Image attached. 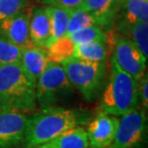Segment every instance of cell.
<instances>
[{"mask_svg": "<svg viewBox=\"0 0 148 148\" xmlns=\"http://www.w3.org/2000/svg\"><path fill=\"white\" fill-rule=\"evenodd\" d=\"M30 148H88L86 129L77 126L40 145Z\"/></svg>", "mask_w": 148, "mask_h": 148, "instance_id": "5bb4252c", "label": "cell"}, {"mask_svg": "<svg viewBox=\"0 0 148 148\" xmlns=\"http://www.w3.org/2000/svg\"><path fill=\"white\" fill-rule=\"evenodd\" d=\"M128 23L147 22L148 0H119L116 18Z\"/></svg>", "mask_w": 148, "mask_h": 148, "instance_id": "2e32d148", "label": "cell"}, {"mask_svg": "<svg viewBox=\"0 0 148 148\" xmlns=\"http://www.w3.org/2000/svg\"><path fill=\"white\" fill-rule=\"evenodd\" d=\"M115 32L131 40L137 45L143 56H148V22L128 23L115 19Z\"/></svg>", "mask_w": 148, "mask_h": 148, "instance_id": "9a60e30c", "label": "cell"}, {"mask_svg": "<svg viewBox=\"0 0 148 148\" xmlns=\"http://www.w3.org/2000/svg\"><path fill=\"white\" fill-rule=\"evenodd\" d=\"M48 63L46 50L32 44L24 47L19 61V64L23 70L35 83H37L38 77L45 69Z\"/></svg>", "mask_w": 148, "mask_h": 148, "instance_id": "4fadbf2b", "label": "cell"}, {"mask_svg": "<svg viewBox=\"0 0 148 148\" xmlns=\"http://www.w3.org/2000/svg\"><path fill=\"white\" fill-rule=\"evenodd\" d=\"M147 115L140 106L121 115L114 138L108 148H140L146 140Z\"/></svg>", "mask_w": 148, "mask_h": 148, "instance_id": "52a82bcc", "label": "cell"}, {"mask_svg": "<svg viewBox=\"0 0 148 148\" xmlns=\"http://www.w3.org/2000/svg\"><path fill=\"white\" fill-rule=\"evenodd\" d=\"M38 1H42V0H38Z\"/></svg>", "mask_w": 148, "mask_h": 148, "instance_id": "484cf974", "label": "cell"}, {"mask_svg": "<svg viewBox=\"0 0 148 148\" xmlns=\"http://www.w3.org/2000/svg\"><path fill=\"white\" fill-rule=\"evenodd\" d=\"M74 44H82L93 41L108 42V36L105 30L99 25H92L82 28L73 33L66 35Z\"/></svg>", "mask_w": 148, "mask_h": 148, "instance_id": "ffe728a7", "label": "cell"}, {"mask_svg": "<svg viewBox=\"0 0 148 148\" xmlns=\"http://www.w3.org/2000/svg\"><path fill=\"white\" fill-rule=\"evenodd\" d=\"M138 84H140V94H138L140 107L146 112L148 108V78L146 73L140 78Z\"/></svg>", "mask_w": 148, "mask_h": 148, "instance_id": "d4e9b609", "label": "cell"}, {"mask_svg": "<svg viewBox=\"0 0 148 148\" xmlns=\"http://www.w3.org/2000/svg\"><path fill=\"white\" fill-rule=\"evenodd\" d=\"M28 116L26 114L0 112V148H17L24 141Z\"/></svg>", "mask_w": 148, "mask_h": 148, "instance_id": "ba28073f", "label": "cell"}, {"mask_svg": "<svg viewBox=\"0 0 148 148\" xmlns=\"http://www.w3.org/2000/svg\"><path fill=\"white\" fill-rule=\"evenodd\" d=\"M140 84L110 60V71L101 92L99 111L121 116L140 106Z\"/></svg>", "mask_w": 148, "mask_h": 148, "instance_id": "3957f363", "label": "cell"}, {"mask_svg": "<svg viewBox=\"0 0 148 148\" xmlns=\"http://www.w3.org/2000/svg\"><path fill=\"white\" fill-rule=\"evenodd\" d=\"M70 84L85 100L92 102L102 92L106 83L107 62L92 63L70 58L61 63Z\"/></svg>", "mask_w": 148, "mask_h": 148, "instance_id": "277c9868", "label": "cell"}, {"mask_svg": "<svg viewBox=\"0 0 148 148\" xmlns=\"http://www.w3.org/2000/svg\"><path fill=\"white\" fill-rule=\"evenodd\" d=\"M28 0H0V23L27 8Z\"/></svg>", "mask_w": 148, "mask_h": 148, "instance_id": "603a6c76", "label": "cell"}, {"mask_svg": "<svg viewBox=\"0 0 148 148\" xmlns=\"http://www.w3.org/2000/svg\"><path fill=\"white\" fill-rule=\"evenodd\" d=\"M84 1L85 0H42V3L45 6H53L56 8L73 11L81 7Z\"/></svg>", "mask_w": 148, "mask_h": 148, "instance_id": "cb8c5ba5", "label": "cell"}, {"mask_svg": "<svg viewBox=\"0 0 148 148\" xmlns=\"http://www.w3.org/2000/svg\"><path fill=\"white\" fill-rule=\"evenodd\" d=\"M90 114L87 112L70 109L43 108L28 117L23 148L40 145L62 133L87 123Z\"/></svg>", "mask_w": 148, "mask_h": 148, "instance_id": "6da1fadb", "label": "cell"}, {"mask_svg": "<svg viewBox=\"0 0 148 148\" xmlns=\"http://www.w3.org/2000/svg\"><path fill=\"white\" fill-rule=\"evenodd\" d=\"M29 37L32 45L45 48L50 37V21L45 7L34 8L29 16Z\"/></svg>", "mask_w": 148, "mask_h": 148, "instance_id": "7c38bea8", "label": "cell"}, {"mask_svg": "<svg viewBox=\"0 0 148 148\" xmlns=\"http://www.w3.org/2000/svg\"><path fill=\"white\" fill-rule=\"evenodd\" d=\"M45 9L50 21V37L48 43L46 45L47 47L52 41L58 40L59 38L66 34V29L71 11L56 8L53 6H46Z\"/></svg>", "mask_w": 148, "mask_h": 148, "instance_id": "ac0fdd59", "label": "cell"}, {"mask_svg": "<svg viewBox=\"0 0 148 148\" xmlns=\"http://www.w3.org/2000/svg\"><path fill=\"white\" fill-rule=\"evenodd\" d=\"M24 47L0 38V66L19 64Z\"/></svg>", "mask_w": 148, "mask_h": 148, "instance_id": "44dd1931", "label": "cell"}, {"mask_svg": "<svg viewBox=\"0 0 148 148\" xmlns=\"http://www.w3.org/2000/svg\"><path fill=\"white\" fill-rule=\"evenodd\" d=\"M73 90L61 64L49 62L36 83L37 103L41 109L55 105Z\"/></svg>", "mask_w": 148, "mask_h": 148, "instance_id": "5b68a950", "label": "cell"}, {"mask_svg": "<svg viewBox=\"0 0 148 148\" xmlns=\"http://www.w3.org/2000/svg\"><path fill=\"white\" fill-rule=\"evenodd\" d=\"M109 54L108 42L93 41V42L76 44L74 47L73 58L92 63L107 62Z\"/></svg>", "mask_w": 148, "mask_h": 148, "instance_id": "e0dca14e", "label": "cell"}, {"mask_svg": "<svg viewBox=\"0 0 148 148\" xmlns=\"http://www.w3.org/2000/svg\"><path fill=\"white\" fill-rule=\"evenodd\" d=\"M29 16L30 14L25 8L2 21L0 23V38L21 47L30 45Z\"/></svg>", "mask_w": 148, "mask_h": 148, "instance_id": "30bf717a", "label": "cell"}, {"mask_svg": "<svg viewBox=\"0 0 148 148\" xmlns=\"http://www.w3.org/2000/svg\"><path fill=\"white\" fill-rule=\"evenodd\" d=\"M118 117L100 112L86 129L88 148H108L114 138Z\"/></svg>", "mask_w": 148, "mask_h": 148, "instance_id": "9c48e42d", "label": "cell"}, {"mask_svg": "<svg viewBox=\"0 0 148 148\" xmlns=\"http://www.w3.org/2000/svg\"><path fill=\"white\" fill-rule=\"evenodd\" d=\"M92 25H98L96 19L88 12L80 8L76 9V10L71 11V14H70L66 35H69L77 30Z\"/></svg>", "mask_w": 148, "mask_h": 148, "instance_id": "7402d4cb", "label": "cell"}, {"mask_svg": "<svg viewBox=\"0 0 148 148\" xmlns=\"http://www.w3.org/2000/svg\"><path fill=\"white\" fill-rule=\"evenodd\" d=\"M36 83L19 64L0 66V112L29 114L36 110Z\"/></svg>", "mask_w": 148, "mask_h": 148, "instance_id": "7a4b0ae2", "label": "cell"}, {"mask_svg": "<svg viewBox=\"0 0 148 148\" xmlns=\"http://www.w3.org/2000/svg\"><path fill=\"white\" fill-rule=\"evenodd\" d=\"M80 9L90 13L104 30L111 31L119 10V0H85Z\"/></svg>", "mask_w": 148, "mask_h": 148, "instance_id": "8fae6325", "label": "cell"}, {"mask_svg": "<svg viewBox=\"0 0 148 148\" xmlns=\"http://www.w3.org/2000/svg\"><path fill=\"white\" fill-rule=\"evenodd\" d=\"M107 36L112 45L111 59L120 69L140 81L145 73L147 61L140 48L131 40L116 32Z\"/></svg>", "mask_w": 148, "mask_h": 148, "instance_id": "8992f818", "label": "cell"}, {"mask_svg": "<svg viewBox=\"0 0 148 148\" xmlns=\"http://www.w3.org/2000/svg\"><path fill=\"white\" fill-rule=\"evenodd\" d=\"M75 45L76 44H74L73 41L66 35H64V36L59 38L58 40L52 41L44 49L46 50L49 62L61 64L70 58H73Z\"/></svg>", "mask_w": 148, "mask_h": 148, "instance_id": "d6986e66", "label": "cell"}]
</instances>
